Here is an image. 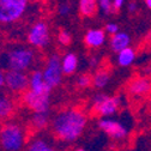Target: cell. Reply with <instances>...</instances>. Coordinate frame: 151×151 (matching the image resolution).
<instances>
[{
	"instance_id": "obj_22",
	"label": "cell",
	"mask_w": 151,
	"mask_h": 151,
	"mask_svg": "<svg viewBox=\"0 0 151 151\" xmlns=\"http://www.w3.org/2000/svg\"><path fill=\"white\" fill-rule=\"evenodd\" d=\"M76 85L79 89H88L92 86V74L90 73H82L77 77L76 81Z\"/></svg>"
},
{
	"instance_id": "obj_30",
	"label": "cell",
	"mask_w": 151,
	"mask_h": 151,
	"mask_svg": "<svg viewBox=\"0 0 151 151\" xmlns=\"http://www.w3.org/2000/svg\"><path fill=\"white\" fill-rule=\"evenodd\" d=\"M99 65V59L96 58L95 55H91L89 58V66L90 67H96Z\"/></svg>"
},
{
	"instance_id": "obj_9",
	"label": "cell",
	"mask_w": 151,
	"mask_h": 151,
	"mask_svg": "<svg viewBox=\"0 0 151 151\" xmlns=\"http://www.w3.org/2000/svg\"><path fill=\"white\" fill-rule=\"evenodd\" d=\"M97 127L113 140H124L128 136L127 127L122 122L113 119V116L100 118L97 121Z\"/></svg>"
},
{
	"instance_id": "obj_16",
	"label": "cell",
	"mask_w": 151,
	"mask_h": 151,
	"mask_svg": "<svg viewBox=\"0 0 151 151\" xmlns=\"http://www.w3.org/2000/svg\"><path fill=\"white\" fill-rule=\"evenodd\" d=\"M116 63L120 67H131L134 64L137 54L136 50L132 47H126L122 50H120L119 53H116Z\"/></svg>"
},
{
	"instance_id": "obj_19",
	"label": "cell",
	"mask_w": 151,
	"mask_h": 151,
	"mask_svg": "<svg viewBox=\"0 0 151 151\" xmlns=\"http://www.w3.org/2000/svg\"><path fill=\"white\" fill-rule=\"evenodd\" d=\"M49 122H50L49 113H34L30 119V125L36 131L45 129L49 125Z\"/></svg>"
},
{
	"instance_id": "obj_29",
	"label": "cell",
	"mask_w": 151,
	"mask_h": 151,
	"mask_svg": "<svg viewBox=\"0 0 151 151\" xmlns=\"http://www.w3.org/2000/svg\"><path fill=\"white\" fill-rule=\"evenodd\" d=\"M4 86H5V71L0 66V89H3Z\"/></svg>"
},
{
	"instance_id": "obj_4",
	"label": "cell",
	"mask_w": 151,
	"mask_h": 151,
	"mask_svg": "<svg viewBox=\"0 0 151 151\" xmlns=\"http://www.w3.org/2000/svg\"><path fill=\"white\" fill-rule=\"evenodd\" d=\"M30 0H0V25L19 22L29 9Z\"/></svg>"
},
{
	"instance_id": "obj_31",
	"label": "cell",
	"mask_w": 151,
	"mask_h": 151,
	"mask_svg": "<svg viewBox=\"0 0 151 151\" xmlns=\"http://www.w3.org/2000/svg\"><path fill=\"white\" fill-rule=\"evenodd\" d=\"M144 3L149 10H151V0H144Z\"/></svg>"
},
{
	"instance_id": "obj_20",
	"label": "cell",
	"mask_w": 151,
	"mask_h": 151,
	"mask_svg": "<svg viewBox=\"0 0 151 151\" xmlns=\"http://www.w3.org/2000/svg\"><path fill=\"white\" fill-rule=\"evenodd\" d=\"M14 111V103L11 97L0 95V119L10 118Z\"/></svg>"
},
{
	"instance_id": "obj_32",
	"label": "cell",
	"mask_w": 151,
	"mask_h": 151,
	"mask_svg": "<svg viewBox=\"0 0 151 151\" xmlns=\"http://www.w3.org/2000/svg\"><path fill=\"white\" fill-rule=\"evenodd\" d=\"M73 151H86L84 147H77V149H74Z\"/></svg>"
},
{
	"instance_id": "obj_27",
	"label": "cell",
	"mask_w": 151,
	"mask_h": 151,
	"mask_svg": "<svg viewBox=\"0 0 151 151\" xmlns=\"http://www.w3.org/2000/svg\"><path fill=\"white\" fill-rule=\"evenodd\" d=\"M138 9H139V6H138V3L136 1V0H131V1L127 4V11H128L129 14L137 13Z\"/></svg>"
},
{
	"instance_id": "obj_12",
	"label": "cell",
	"mask_w": 151,
	"mask_h": 151,
	"mask_svg": "<svg viewBox=\"0 0 151 151\" xmlns=\"http://www.w3.org/2000/svg\"><path fill=\"white\" fill-rule=\"evenodd\" d=\"M107 34L104 29H90L84 35V45L90 49H99L104 46Z\"/></svg>"
},
{
	"instance_id": "obj_8",
	"label": "cell",
	"mask_w": 151,
	"mask_h": 151,
	"mask_svg": "<svg viewBox=\"0 0 151 151\" xmlns=\"http://www.w3.org/2000/svg\"><path fill=\"white\" fill-rule=\"evenodd\" d=\"M42 73H43V78L46 83L52 89L61 84L64 73L61 68V58L58 54H52L50 56H48L45 67L42 70Z\"/></svg>"
},
{
	"instance_id": "obj_5",
	"label": "cell",
	"mask_w": 151,
	"mask_h": 151,
	"mask_svg": "<svg viewBox=\"0 0 151 151\" xmlns=\"http://www.w3.org/2000/svg\"><path fill=\"white\" fill-rule=\"evenodd\" d=\"M121 107V97L119 95L96 93L92 99L91 113L99 118L114 116Z\"/></svg>"
},
{
	"instance_id": "obj_24",
	"label": "cell",
	"mask_w": 151,
	"mask_h": 151,
	"mask_svg": "<svg viewBox=\"0 0 151 151\" xmlns=\"http://www.w3.org/2000/svg\"><path fill=\"white\" fill-rule=\"evenodd\" d=\"M58 42L61 45V46H70L72 43V35L70 34V31L65 30V29H61L59 32H58Z\"/></svg>"
},
{
	"instance_id": "obj_28",
	"label": "cell",
	"mask_w": 151,
	"mask_h": 151,
	"mask_svg": "<svg viewBox=\"0 0 151 151\" xmlns=\"http://www.w3.org/2000/svg\"><path fill=\"white\" fill-rule=\"evenodd\" d=\"M124 4H125V0H113V7H114V11L115 12L120 11L122 9Z\"/></svg>"
},
{
	"instance_id": "obj_26",
	"label": "cell",
	"mask_w": 151,
	"mask_h": 151,
	"mask_svg": "<svg viewBox=\"0 0 151 151\" xmlns=\"http://www.w3.org/2000/svg\"><path fill=\"white\" fill-rule=\"evenodd\" d=\"M104 31H106L107 35L111 36V35H114V34H116L119 31V25L116 23H114V22H109V23H107L104 25Z\"/></svg>"
},
{
	"instance_id": "obj_15",
	"label": "cell",
	"mask_w": 151,
	"mask_h": 151,
	"mask_svg": "<svg viewBox=\"0 0 151 151\" xmlns=\"http://www.w3.org/2000/svg\"><path fill=\"white\" fill-rule=\"evenodd\" d=\"M29 89L34 91H52V88L46 83L41 70H34L29 74Z\"/></svg>"
},
{
	"instance_id": "obj_10",
	"label": "cell",
	"mask_w": 151,
	"mask_h": 151,
	"mask_svg": "<svg viewBox=\"0 0 151 151\" xmlns=\"http://www.w3.org/2000/svg\"><path fill=\"white\" fill-rule=\"evenodd\" d=\"M5 86L13 93H23L29 89V76L22 71H5Z\"/></svg>"
},
{
	"instance_id": "obj_11",
	"label": "cell",
	"mask_w": 151,
	"mask_h": 151,
	"mask_svg": "<svg viewBox=\"0 0 151 151\" xmlns=\"http://www.w3.org/2000/svg\"><path fill=\"white\" fill-rule=\"evenodd\" d=\"M127 93L132 97L142 99L151 93V79L147 77H138L132 78L127 84Z\"/></svg>"
},
{
	"instance_id": "obj_2",
	"label": "cell",
	"mask_w": 151,
	"mask_h": 151,
	"mask_svg": "<svg viewBox=\"0 0 151 151\" xmlns=\"http://www.w3.org/2000/svg\"><path fill=\"white\" fill-rule=\"evenodd\" d=\"M35 61L36 53L31 46H12L0 54V66L4 70L27 72L35 65Z\"/></svg>"
},
{
	"instance_id": "obj_18",
	"label": "cell",
	"mask_w": 151,
	"mask_h": 151,
	"mask_svg": "<svg viewBox=\"0 0 151 151\" xmlns=\"http://www.w3.org/2000/svg\"><path fill=\"white\" fill-rule=\"evenodd\" d=\"M99 9L97 0H79L78 12L84 18H91L96 14Z\"/></svg>"
},
{
	"instance_id": "obj_17",
	"label": "cell",
	"mask_w": 151,
	"mask_h": 151,
	"mask_svg": "<svg viewBox=\"0 0 151 151\" xmlns=\"http://www.w3.org/2000/svg\"><path fill=\"white\" fill-rule=\"evenodd\" d=\"M111 74L108 70L101 68L92 74V86L97 90H103L110 83Z\"/></svg>"
},
{
	"instance_id": "obj_3",
	"label": "cell",
	"mask_w": 151,
	"mask_h": 151,
	"mask_svg": "<svg viewBox=\"0 0 151 151\" xmlns=\"http://www.w3.org/2000/svg\"><path fill=\"white\" fill-rule=\"evenodd\" d=\"M25 139L24 129L17 124L7 122L0 128V146L4 151H21Z\"/></svg>"
},
{
	"instance_id": "obj_21",
	"label": "cell",
	"mask_w": 151,
	"mask_h": 151,
	"mask_svg": "<svg viewBox=\"0 0 151 151\" xmlns=\"http://www.w3.org/2000/svg\"><path fill=\"white\" fill-rule=\"evenodd\" d=\"M27 151H56V150L46 139L35 138L28 144Z\"/></svg>"
},
{
	"instance_id": "obj_7",
	"label": "cell",
	"mask_w": 151,
	"mask_h": 151,
	"mask_svg": "<svg viewBox=\"0 0 151 151\" xmlns=\"http://www.w3.org/2000/svg\"><path fill=\"white\" fill-rule=\"evenodd\" d=\"M52 91H34L28 89L23 92V103L34 113H49Z\"/></svg>"
},
{
	"instance_id": "obj_13",
	"label": "cell",
	"mask_w": 151,
	"mask_h": 151,
	"mask_svg": "<svg viewBox=\"0 0 151 151\" xmlns=\"http://www.w3.org/2000/svg\"><path fill=\"white\" fill-rule=\"evenodd\" d=\"M131 36L125 31H118L116 34L111 35L109 39V48L111 52L119 53L124 48L131 45Z\"/></svg>"
},
{
	"instance_id": "obj_33",
	"label": "cell",
	"mask_w": 151,
	"mask_h": 151,
	"mask_svg": "<svg viewBox=\"0 0 151 151\" xmlns=\"http://www.w3.org/2000/svg\"><path fill=\"white\" fill-rule=\"evenodd\" d=\"M0 150H1V146H0Z\"/></svg>"
},
{
	"instance_id": "obj_1",
	"label": "cell",
	"mask_w": 151,
	"mask_h": 151,
	"mask_svg": "<svg viewBox=\"0 0 151 151\" xmlns=\"http://www.w3.org/2000/svg\"><path fill=\"white\" fill-rule=\"evenodd\" d=\"M86 114L77 108L60 110L50 121L53 134L64 143H74L78 140L86 129Z\"/></svg>"
},
{
	"instance_id": "obj_23",
	"label": "cell",
	"mask_w": 151,
	"mask_h": 151,
	"mask_svg": "<svg viewBox=\"0 0 151 151\" xmlns=\"http://www.w3.org/2000/svg\"><path fill=\"white\" fill-rule=\"evenodd\" d=\"M97 5L101 12L106 16L114 13V7H113V0H97Z\"/></svg>"
},
{
	"instance_id": "obj_14",
	"label": "cell",
	"mask_w": 151,
	"mask_h": 151,
	"mask_svg": "<svg viewBox=\"0 0 151 151\" xmlns=\"http://www.w3.org/2000/svg\"><path fill=\"white\" fill-rule=\"evenodd\" d=\"M79 65L78 55L73 52H67L61 56V68L64 76H72L77 72Z\"/></svg>"
},
{
	"instance_id": "obj_6",
	"label": "cell",
	"mask_w": 151,
	"mask_h": 151,
	"mask_svg": "<svg viewBox=\"0 0 151 151\" xmlns=\"http://www.w3.org/2000/svg\"><path fill=\"white\" fill-rule=\"evenodd\" d=\"M28 43L36 49H45L50 43V29L47 22L36 21L28 30Z\"/></svg>"
},
{
	"instance_id": "obj_25",
	"label": "cell",
	"mask_w": 151,
	"mask_h": 151,
	"mask_svg": "<svg viewBox=\"0 0 151 151\" xmlns=\"http://www.w3.org/2000/svg\"><path fill=\"white\" fill-rule=\"evenodd\" d=\"M71 11H72V6L67 1H63L58 5V13L63 17H67L71 13Z\"/></svg>"
}]
</instances>
